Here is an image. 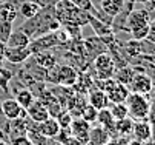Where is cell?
<instances>
[{
	"mask_svg": "<svg viewBox=\"0 0 155 145\" xmlns=\"http://www.w3.org/2000/svg\"><path fill=\"white\" fill-rule=\"evenodd\" d=\"M54 5H48L45 8H41L40 12L31 19H26L25 23L20 26V29L26 33L29 36V39H35L41 34H46V33H52L55 29L60 28L58 20L54 17Z\"/></svg>",
	"mask_w": 155,
	"mask_h": 145,
	"instance_id": "1",
	"label": "cell"
},
{
	"mask_svg": "<svg viewBox=\"0 0 155 145\" xmlns=\"http://www.w3.org/2000/svg\"><path fill=\"white\" fill-rule=\"evenodd\" d=\"M54 17L58 20L60 25H77V26H86L89 25L91 14L80 9L69 0H57L52 6Z\"/></svg>",
	"mask_w": 155,
	"mask_h": 145,
	"instance_id": "2",
	"label": "cell"
},
{
	"mask_svg": "<svg viewBox=\"0 0 155 145\" xmlns=\"http://www.w3.org/2000/svg\"><path fill=\"white\" fill-rule=\"evenodd\" d=\"M78 77V71L68 62H57V65L46 71L45 80L52 82L54 85L72 87Z\"/></svg>",
	"mask_w": 155,
	"mask_h": 145,
	"instance_id": "3",
	"label": "cell"
},
{
	"mask_svg": "<svg viewBox=\"0 0 155 145\" xmlns=\"http://www.w3.org/2000/svg\"><path fill=\"white\" fill-rule=\"evenodd\" d=\"M124 103L127 107V116L132 120H144L147 117L150 110V100L147 99V96L129 93Z\"/></svg>",
	"mask_w": 155,
	"mask_h": 145,
	"instance_id": "4",
	"label": "cell"
},
{
	"mask_svg": "<svg viewBox=\"0 0 155 145\" xmlns=\"http://www.w3.org/2000/svg\"><path fill=\"white\" fill-rule=\"evenodd\" d=\"M92 67H94V74H95L94 79H109L114 76V71H115L114 59L109 54V51L98 54L92 60Z\"/></svg>",
	"mask_w": 155,
	"mask_h": 145,
	"instance_id": "5",
	"label": "cell"
},
{
	"mask_svg": "<svg viewBox=\"0 0 155 145\" xmlns=\"http://www.w3.org/2000/svg\"><path fill=\"white\" fill-rule=\"evenodd\" d=\"M130 93H137V94H143V96H149L152 93V80L149 77L147 73L144 71H135L134 77H132L130 84L127 85Z\"/></svg>",
	"mask_w": 155,
	"mask_h": 145,
	"instance_id": "6",
	"label": "cell"
},
{
	"mask_svg": "<svg viewBox=\"0 0 155 145\" xmlns=\"http://www.w3.org/2000/svg\"><path fill=\"white\" fill-rule=\"evenodd\" d=\"M150 12L149 9H144V8H138V9H130L129 16H127V20H126V28L127 31H134V29H138L141 26H146L150 23Z\"/></svg>",
	"mask_w": 155,
	"mask_h": 145,
	"instance_id": "7",
	"label": "cell"
},
{
	"mask_svg": "<svg viewBox=\"0 0 155 145\" xmlns=\"http://www.w3.org/2000/svg\"><path fill=\"white\" fill-rule=\"evenodd\" d=\"M28 47H29V50H31L32 54L40 53V51H45V50H51V48H57L58 47V40H57L55 31L41 34V36L32 39Z\"/></svg>",
	"mask_w": 155,
	"mask_h": 145,
	"instance_id": "8",
	"label": "cell"
},
{
	"mask_svg": "<svg viewBox=\"0 0 155 145\" xmlns=\"http://www.w3.org/2000/svg\"><path fill=\"white\" fill-rule=\"evenodd\" d=\"M0 114L8 120H12L18 117H26V110L21 108L14 97H8L0 102Z\"/></svg>",
	"mask_w": 155,
	"mask_h": 145,
	"instance_id": "9",
	"label": "cell"
},
{
	"mask_svg": "<svg viewBox=\"0 0 155 145\" xmlns=\"http://www.w3.org/2000/svg\"><path fill=\"white\" fill-rule=\"evenodd\" d=\"M89 130H91V123L86 122L84 119H81L80 116L78 117H74L71 125H69V131H71V136L74 139H77L80 143H84L87 145V139H89Z\"/></svg>",
	"mask_w": 155,
	"mask_h": 145,
	"instance_id": "10",
	"label": "cell"
},
{
	"mask_svg": "<svg viewBox=\"0 0 155 145\" xmlns=\"http://www.w3.org/2000/svg\"><path fill=\"white\" fill-rule=\"evenodd\" d=\"M83 47H84V51H86V56H87V60H94L98 54L107 51V47L106 43L103 42V40L100 37H97L95 34L92 37H87L83 40Z\"/></svg>",
	"mask_w": 155,
	"mask_h": 145,
	"instance_id": "11",
	"label": "cell"
},
{
	"mask_svg": "<svg viewBox=\"0 0 155 145\" xmlns=\"http://www.w3.org/2000/svg\"><path fill=\"white\" fill-rule=\"evenodd\" d=\"M18 0H3L0 3V22L2 23H11L17 20L18 16Z\"/></svg>",
	"mask_w": 155,
	"mask_h": 145,
	"instance_id": "12",
	"label": "cell"
},
{
	"mask_svg": "<svg viewBox=\"0 0 155 145\" xmlns=\"http://www.w3.org/2000/svg\"><path fill=\"white\" fill-rule=\"evenodd\" d=\"M86 99H87V103L92 105L94 108L97 110H103V108H109V99L106 96V93L97 87H92L89 91L86 93Z\"/></svg>",
	"mask_w": 155,
	"mask_h": 145,
	"instance_id": "13",
	"label": "cell"
},
{
	"mask_svg": "<svg viewBox=\"0 0 155 145\" xmlns=\"http://www.w3.org/2000/svg\"><path fill=\"white\" fill-rule=\"evenodd\" d=\"M32 59H34V62L41 68V70H45V71H48V70H51V68H54L55 65H57V56L51 51V50H45V51H40V53H35V54H32Z\"/></svg>",
	"mask_w": 155,
	"mask_h": 145,
	"instance_id": "14",
	"label": "cell"
},
{
	"mask_svg": "<svg viewBox=\"0 0 155 145\" xmlns=\"http://www.w3.org/2000/svg\"><path fill=\"white\" fill-rule=\"evenodd\" d=\"M26 116L28 119H31L32 122H43V120H46L49 117V113H48V108L43 105L41 102H38L37 99L31 103V105L26 108Z\"/></svg>",
	"mask_w": 155,
	"mask_h": 145,
	"instance_id": "15",
	"label": "cell"
},
{
	"mask_svg": "<svg viewBox=\"0 0 155 145\" xmlns=\"http://www.w3.org/2000/svg\"><path fill=\"white\" fill-rule=\"evenodd\" d=\"M132 136L140 142H147L152 139V125L144 120H134V128H132Z\"/></svg>",
	"mask_w": 155,
	"mask_h": 145,
	"instance_id": "16",
	"label": "cell"
},
{
	"mask_svg": "<svg viewBox=\"0 0 155 145\" xmlns=\"http://www.w3.org/2000/svg\"><path fill=\"white\" fill-rule=\"evenodd\" d=\"M31 56H32V53H31L29 47H26V48H8L6 54H5V59L9 62V64L20 65V64H25Z\"/></svg>",
	"mask_w": 155,
	"mask_h": 145,
	"instance_id": "17",
	"label": "cell"
},
{
	"mask_svg": "<svg viewBox=\"0 0 155 145\" xmlns=\"http://www.w3.org/2000/svg\"><path fill=\"white\" fill-rule=\"evenodd\" d=\"M8 125H9L8 127V136L11 139L20 137V136H26V133H28V116L8 120Z\"/></svg>",
	"mask_w": 155,
	"mask_h": 145,
	"instance_id": "18",
	"label": "cell"
},
{
	"mask_svg": "<svg viewBox=\"0 0 155 145\" xmlns=\"http://www.w3.org/2000/svg\"><path fill=\"white\" fill-rule=\"evenodd\" d=\"M31 42V39L26 33H23L21 29H17V31H12L9 34V37L6 39V47L8 48H26Z\"/></svg>",
	"mask_w": 155,
	"mask_h": 145,
	"instance_id": "19",
	"label": "cell"
},
{
	"mask_svg": "<svg viewBox=\"0 0 155 145\" xmlns=\"http://www.w3.org/2000/svg\"><path fill=\"white\" fill-rule=\"evenodd\" d=\"M86 105H87V99H86L83 94L75 93V94L68 100V103H66V110H68L74 117H78Z\"/></svg>",
	"mask_w": 155,
	"mask_h": 145,
	"instance_id": "20",
	"label": "cell"
},
{
	"mask_svg": "<svg viewBox=\"0 0 155 145\" xmlns=\"http://www.w3.org/2000/svg\"><path fill=\"white\" fill-rule=\"evenodd\" d=\"M124 8V0H100L98 9L109 17H115Z\"/></svg>",
	"mask_w": 155,
	"mask_h": 145,
	"instance_id": "21",
	"label": "cell"
},
{
	"mask_svg": "<svg viewBox=\"0 0 155 145\" xmlns=\"http://www.w3.org/2000/svg\"><path fill=\"white\" fill-rule=\"evenodd\" d=\"M109 139H110L109 133L101 125H95V127H91V130H89L87 145H106Z\"/></svg>",
	"mask_w": 155,
	"mask_h": 145,
	"instance_id": "22",
	"label": "cell"
},
{
	"mask_svg": "<svg viewBox=\"0 0 155 145\" xmlns=\"http://www.w3.org/2000/svg\"><path fill=\"white\" fill-rule=\"evenodd\" d=\"M129 93L130 91H129V88L126 85H121V84H118V82H117V84L106 93V96H107V99H109L110 103H123L127 99Z\"/></svg>",
	"mask_w": 155,
	"mask_h": 145,
	"instance_id": "23",
	"label": "cell"
},
{
	"mask_svg": "<svg viewBox=\"0 0 155 145\" xmlns=\"http://www.w3.org/2000/svg\"><path fill=\"white\" fill-rule=\"evenodd\" d=\"M38 131L45 137H48V139H54L58 134V131H60V125H58V122H57L55 117H48L46 120H43V122L38 123Z\"/></svg>",
	"mask_w": 155,
	"mask_h": 145,
	"instance_id": "24",
	"label": "cell"
},
{
	"mask_svg": "<svg viewBox=\"0 0 155 145\" xmlns=\"http://www.w3.org/2000/svg\"><path fill=\"white\" fill-rule=\"evenodd\" d=\"M14 99L18 102V105L23 108V110H26L31 103L35 100V94L32 93V90L31 88H28V87H23V88H20V90H15L14 91Z\"/></svg>",
	"mask_w": 155,
	"mask_h": 145,
	"instance_id": "25",
	"label": "cell"
},
{
	"mask_svg": "<svg viewBox=\"0 0 155 145\" xmlns=\"http://www.w3.org/2000/svg\"><path fill=\"white\" fill-rule=\"evenodd\" d=\"M134 74H135V70H134V67H130V65H123V67H118V68H115V71H114V79L118 82V84H121V85H129L130 84V80H132V77H134Z\"/></svg>",
	"mask_w": 155,
	"mask_h": 145,
	"instance_id": "26",
	"label": "cell"
},
{
	"mask_svg": "<svg viewBox=\"0 0 155 145\" xmlns=\"http://www.w3.org/2000/svg\"><path fill=\"white\" fill-rule=\"evenodd\" d=\"M40 5L35 3L34 0H21L20 5H18V14L23 17L25 20L26 19H31L34 16H37L40 12Z\"/></svg>",
	"mask_w": 155,
	"mask_h": 145,
	"instance_id": "27",
	"label": "cell"
},
{
	"mask_svg": "<svg viewBox=\"0 0 155 145\" xmlns=\"http://www.w3.org/2000/svg\"><path fill=\"white\" fill-rule=\"evenodd\" d=\"M132 128H134V120L129 116L120 120H115V133L117 136H124V137H130L132 136Z\"/></svg>",
	"mask_w": 155,
	"mask_h": 145,
	"instance_id": "28",
	"label": "cell"
},
{
	"mask_svg": "<svg viewBox=\"0 0 155 145\" xmlns=\"http://www.w3.org/2000/svg\"><path fill=\"white\" fill-rule=\"evenodd\" d=\"M110 114H112L114 120H120V119H124L127 117V107H126V103H112L110 105Z\"/></svg>",
	"mask_w": 155,
	"mask_h": 145,
	"instance_id": "29",
	"label": "cell"
},
{
	"mask_svg": "<svg viewBox=\"0 0 155 145\" xmlns=\"http://www.w3.org/2000/svg\"><path fill=\"white\" fill-rule=\"evenodd\" d=\"M26 137L29 139V142L32 145H48V137H45L38 130H28Z\"/></svg>",
	"mask_w": 155,
	"mask_h": 145,
	"instance_id": "30",
	"label": "cell"
},
{
	"mask_svg": "<svg viewBox=\"0 0 155 145\" xmlns=\"http://www.w3.org/2000/svg\"><path fill=\"white\" fill-rule=\"evenodd\" d=\"M97 114H98V110H97V108H94L92 105H89V103H87V105L83 108V111H81L80 117H81V119H84L86 122H89L91 125H92V123H95V122H97Z\"/></svg>",
	"mask_w": 155,
	"mask_h": 145,
	"instance_id": "31",
	"label": "cell"
},
{
	"mask_svg": "<svg viewBox=\"0 0 155 145\" xmlns=\"http://www.w3.org/2000/svg\"><path fill=\"white\" fill-rule=\"evenodd\" d=\"M55 119H57V122H58L60 128H69V125H71V122H72L74 116H72L68 110H66V108H63V110L58 113V116H57Z\"/></svg>",
	"mask_w": 155,
	"mask_h": 145,
	"instance_id": "32",
	"label": "cell"
},
{
	"mask_svg": "<svg viewBox=\"0 0 155 145\" xmlns=\"http://www.w3.org/2000/svg\"><path fill=\"white\" fill-rule=\"evenodd\" d=\"M11 80H12V73L0 67V88H2V90H8L9 88L8 84Z\"/></svg>",
	"mask_w": 155,
	"mask_h": 145,
	"instance_id": "33",
	"label": "cell"
},
{
	"mask_svg": "<svg viewBox=\"0 0 155 145\" xmlns=\"http://www.w3.org/2000/svg\"><path fill=\"white\" fill-rule=\"evenodd\" d=\"M69 2L74 3L75 6H78L80 9H83V11H86V12H89V14H92L94 9H95V6H94V3L91 2V0H69Z\"/></svg>",
	"mask_w": 155,
	"mask_h": 145,
	"instance_id": "34",
	"label": "cell"
},
{
	"mask_svg": "<svg viewBox=\"0 0 155 145\" xmlns=\"http://www.w3.org/2000/svg\"><path fill=\"white\" fill-rule=\"evenodd\" d=\"M147 31H149V25H146V26H141V28H138V29L130 31V37L134 39V40H138V42H143V40H146Z\"/></svg>",
	"mask_w": 155,
	"mask_h": 145,
	"instance_id": "35",
	"label": "cell"
},
{
	"mask_svg": "<svg viewBox=\"0 0 155 145\" xmlns=\"http://www.w3.org/2000/svg\"><path fill=\"white\" fill-rule=\"evenodd\" d=\"M146 42L155 45V17L150 20V23H149V31H147V36H146Z\"/></svg>",
	"mask_w": 155,
	"mask_h": 145,
	"instance_id": "36",
	"label": "cell"
},
{
	"mask_svg": "<svg viewBox=\"0 0 155 145\" xmlns=\"http://www.w3.org/2000/svg\"><path fill=\"white\" fill-rule=\"evenodd\" d=\"M9 145H32V143L29 142V139H28L26 136H20V137H14V139H11Z\"/></svg>",
	"mask_w": 155,
	"mask_h": 145,
	"instance_id": "37",
	"label": "cell"
},
{
	"mask_svg": "<svg viewBox=\"0 0 155 145\" xmlns=\"http://www.w3.org/2000/svg\"><path fill=\"white\" fill-rule=\"evenodd\" d=\"M6 50H8L6 43L3 42V40H0V62H2V60H5V54H6Z\"/></svg>",
	"mask_w": 155,
	"mask_h": 145,
	"instance_id": "38",
	"label": "cell"
},
{
	"mask_svg": "<svg viewBox=\"0 0 155 145\" xmlns=\"http://www.w3.org/2000/svg\"><path fill=\"white\" fill-rule=\"evenodd\" d=\"M146 120L150 123V125H155V108H150L149 110V114H147Z\"/></svg>",
	"mask_w": 155,
	"mask_h": 145,
	"instance_id": "39",
	"label": "cell"
},
{
	"mask_svg": "<svg viewBox=\"0 0 155 145\" xmlns=\"http://www.w3.org/2000/svg\"><path fill=\"white\" fill-rule=\"evenodd\" d=\"M127 145H144V142H140V140H137V139H130Z\"/></svg>",
	"mask_w": 155,
	"mask_h": 145,
	"instance_id": "40",
	"label": "cell"
},
{
	"mask_svg": "<svg viewBox=\"0 0 155 145\" xmlns=\"http://www.w3.org/2000/svg\"><path fill=\"white\" fill-rule=\"evenodd\" d=\"M144 145H155V140H147V142H144Z\"/></svg>",
	"mask_w": 155,
	"mask_h": 145,
	"instance_id": "41",
	"label": "cell"
},
{
	"mask_svg": "<svg viewBox=\"0 0 155 145\" xmlns=\"http://www.w3.org/2000/svg\"><path fill=\"white\" fill-rule=\"evenodd\" d=\"M0 145H9V142H6L5 139H0Z\"/></svg>",
	"mask_w": 155,
	"mask_h": 145,
	"instance_id": "42",
	"label": "cell"
},
{
	"mask_svg": "<svg viewBox=\"0 0 155 145\" xmlns=\"http://www.w3.org/2000/svg\"><path fill=\"white\" fill-rule=\"evenodd\" d=\"M150 108H155V97L150 100Z\"/></svg>",
	"mask_w": 155,
	"mask_h": 145,
	"instance_id": "43",
	"label": "cell"
},
{
	"mask_svg": "<svg viewBox=\"0 0 155 145\" xmlns=\"http://www.w3.org/2000/svg\"><path fill=\"white\" fill-rule=\"evenodd\" d=\"M150 6H152V9H155V0H150Z\"/></svg>",
	"mask_w": 155,
	"mask_h": 145,
	"instance_id": "44",
	"label": "cell"
},
{
	"mask_svg": "<svg viewBox=\"0 0 155 145\" xmlns=\"http://www.w3.org/2000/svg\"><path fill=\"white\" fill-rule=\"evenodd\" d=\"M55 145H63V143H60V142H57V143H55Z\"/></svg>",
	"mask_w": 155,
	"mask_h": 145,
	"instance_id": "45",
	"label": "cell"
},
{
	"mask_svg": "<svg viewBox=\"0 0 155 145\" xmlns=\"http://www.w3.org/2000/svg\"><path fill=\"white\" fill-rule=\"evenodd\" d=\"M143 2H150V0H143Z\"/></svg>",
	"mask_w": 155,
	"mask_h": 145,
	"instance_id": "46",
	"label": "cell"
},
{
	"mask_svg": "<svg viewBox=\"0 0 155 145\" xmlns=\"http://www.w3.org/2000/svg\"><path fill=\"white\" fill-rule=\"evenodd\" d=\"M150 60H152V62H155V59H150Z\"/></svg>",
	"mask_w": 155,
	"mask_h": 145,
	"instance_id": "47",
	"label": "cell"
},
{
	"mask_svg": "<svg viewBox=\"0 0 155 145\" xmlns=\"http://www.w3.org/2000/svg\"><path fill=\"white\" fill-rule=\"evenodd\" d=\"M2 2H3V0H0V3H2Z\"/></svg>",
	"mask_w": 155,
	"mask_h": 145,
	"instance_id": "48",
	"label": "cell"
},
{
	"mask_svg": "<svg viewBox=\"0 0 155 145\" xmlns=\"http://www.w3.org/2000/svg\"><path fill=\"white\" fill-rule=\"evenodd\" d=\"M91 2H94V0H91Z\"/></svg>",
	"mask_w": 155,
	"mask_h": 145,
	"instance_id": "49",
	"label": "cell"
}]
</instances>
